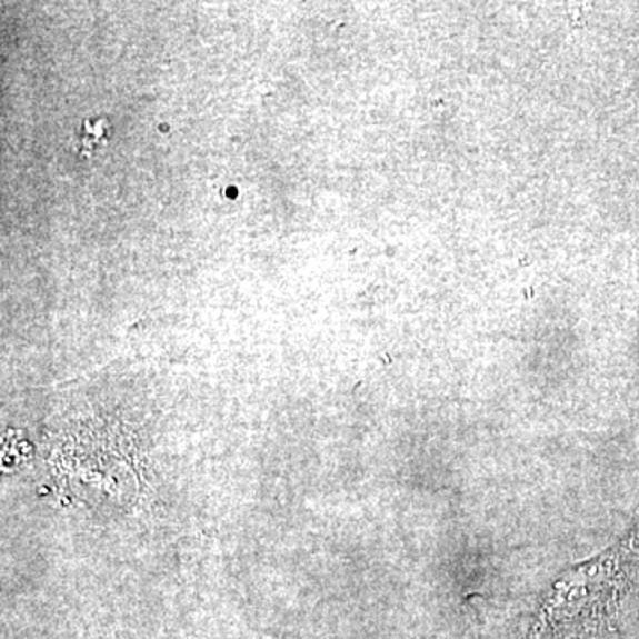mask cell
Masks as SVG:
<instances>
[{
	"label": "cell",
	"instance_id": "7a4b0ae2",
	"mask_svg": "<svg viewBox=\"0 0 639 639\" xmlns=\"http://www.w3.org/2000/svg\"><path fill=\"white\" fill-rule=\"evenodd\" d=\"M89 127H91V123H89ZM106 127H109V123H107L106 120H102L97 121L89 132H86L84 128H82V141H80V148H82V150H94V146H97L98 142L106 141V132H103V128Z\"/></svg>",
	"mask_w": 639,
	"mask_h": 639
},
{
	"label": "cell",
	"instance_id": "6da1fadb",
	"mask_svg": "<svg viewBox=\"0 0 639 639\" xmlns=\"http://www.w3.org/2000/svg\"><path fill=\"white\" fill-rule=\"evenodd\" d=\"M632 540L635 533L593 560L561 573L543 600L540 622L552 631L597 629L613 622L626 588Z\"/></svg>",
	"mask_w": 639,
	"mask_h": 639
}]
</instances>
